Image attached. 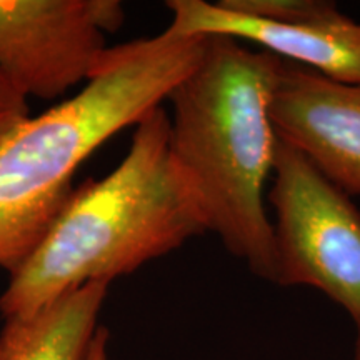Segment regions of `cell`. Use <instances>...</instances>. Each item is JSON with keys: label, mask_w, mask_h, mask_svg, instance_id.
<instances>
[{"label": "cell", "mask_w": 360, "mask_h": 360, "mask_svg": "<svg viewBox=\"0 0 360 360\" xmlns=\"http://www.w3.org/2000/svg\"><path fill=\"white\" fill-rule=\"evenodd\" d=\"M207 232L170 148L169 115L150 110L109 175L74 191L0 295L6 319L35 312L79 287L110 283Z\"/></svg>", "instance_id": "1"}, {"label": "cell", "mask_w": 360, "mask_h": 360, "mask_svg": "<svg viewBox=\"0 0 360 360\" xmlns=\"http://www.w3.org/2000/svg\"><path fill=\"white\" fill-rule=\"evenodd\" d=\"M281 67L267 52L212 35L199 64L167 98L170 148L207 231L269 282L276 257L265 192L278 143L270 101Z\"/></svg>", "instance_id": "2"}, {"label": "cell", "mask_w": 360, "mask_h": 360, "mask_svg": "<svg viewBox=\"0 0 360 360\" xmlns=\"http://www.w3.org/2000/svg\"><path fill=\"white\" fill-rule=\"evenodd\" d=\"M204 49L205 37L170 29L109 47L77 96L29 117L0 142V267L12 272L37 247L74 193L82 162L160 107Z\"/></svg>", "instance_id": "3"}, {"label": "cell", "mask_w": 360, "mask_h": 360, "mask_svg": "<svg viewBox=\"0 0 360 360\" xmlns=\"http://www.w3.org/2000/svg\"><path fill=\"white\" fill-rule=\"evenodd\" d=\"M267 199L276 274L282 287L322 292L360 321V212L304 154L278 139Z\"/></svg>", "instance_id": "4"}, {"label": "cell", "mask_w": 360, "mask_h": 360, "mask_svg": "<svg viewBox=\"0 0 360 360\" xmlns=\"http://www.w3.org/2000/svg\"><path fill=\"white\" fill-rule=\"evenodd\" d=\"M167 29L231 37L332 80L360 85V22L326 0H170Z\"/></svg>", "instance_id": "5"}, {"label": "cell", "mask_w": 360, "mask_h": 360, "mask_svg": "<svg viewBox=\"0 0 360 360\" xmlns=\"http://www.w3.org/2000/svg\"><path fill=\"white\" fill-rule=\"evenodd\" d=\"M122 22L117 0H0V72L27 98L53 101L92 79Z\"/></svg>", "instance_id": "6"}, {"label": "cell", "mask_w": 360, "mask_h": 360, "mask_svg": "<svg viewBox=\"0 0 360 360\" xmlns=\"http://www.w3.org/2000/svg\"><path fill=\"white\" fill-rule=\"evenodd\" d=\"M270 117L281 141L347 195H360V85L282 60Z\"/></svg>", "instance_id": "7"}, {"label": "cell", "mask_w": 360, "mask_h": 360, "mask_svg": "<svg viewBox=\"0 0 360 360\" xmlns=\"http://www.w3.org/2000/svg\"><path fill=\"white\" fill-rule=\"evenodd\" d=\"M109 283L67 292L35 312L6 319L0 360H90Z\"/></svg>", "instance_id": "8"}, {"label": "cell", "mask_w": 360, "mask_h": 360, "mask_svg": "<svg viewBox=\"0 0 360 360\" xmlns=\"http://www.w3.org/2000/svg\"><path fill=\"white\" fill-rule=\"evenodd\" d=\"M29 117V98L0 72V142Z\"/></svg>", "instance_id": "9"}, {"label": "cell", "mask_w": 360, "mask_h": 360, "mask_svg": "<svg viewBox=\"0 0 360 360\" xmlns=\"http://www.w3.org/2000/svg\"><path fill=\"white\" fill-rule=\"evenodd\" d=\"M90 360H110L109 357V334H107L105 328H98L96 342H94L92 355Z\"/></svg>", "instance_id": "10"}, {"label": "cell", "mask_w": 360, "mask_h": 360, "mask_svg": "<svg viewBox=\"0 0 360 360\" xmlns=\"http://www.w3.org/2000/svg\"><path fill=\"white\" fill-rule=\"evenodd\" d=\"M357 335H355V347H354V360H360V321L355 323Z\"/></svg>", "instance_id": "11"}]
</instances>
